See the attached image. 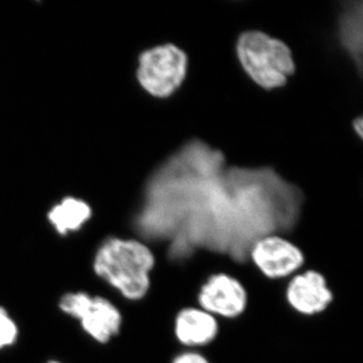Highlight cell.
<instances>
[{
    "label": "cell",
    "instance_id": "cell-1",
    "mask_svg": "<svg viewBox=\"0 0 363 363\" xmlns=\"http://www.w3.org/2000/svg\"><path fill=\"white\" fill-rule=\"evenodd\" d=\"M155 266L156 257L145 243L117 238L102 242L93 260L95 274L130 301L149 293Z\"/></svg>",
    "mask_w": 363,
    "mask_h": 363
},
{
    "label": "cell",
    "instance_id": "cell-2",
    "mask_svg": "<svg viewBox=\"0 0 363 363\" xmlns=\"http://www.w3.org/2000/svg\"><path fill=\"white\" fill-rule=\"evenodd\" d=\"M236 50L245 71L266 89L285 85L295 71L290 48L267 33L257 30L243 33Z\"/></svg>",
    "mask_w": 363,
    "mask_h": 363
},
{
    "label": "cell",
    "instance_id": "cell-3",
    "mask_svg": "<svg viewBox=\"0 0 363 363\" xmlns=\"http://www.w3.org/2000/svg\"><path fill=\"white\" fill-rule=\"evenodd\" d=\"M187 67L185 52L172 44L157 45L140 55L138 79L152 96L168 97L183 83Z\"/></svg>",
    "mask_w": 363,
    "mask_h": 363
},
{
    "label": "cell",
    "instance_id": "cell-4",
    "mask_svg": "<svg viewBox=\"0 0 363 363\" xmlns=\"http://www.w3.org/2000/svg\"><path fill=\"white\" fill-rule=\"evenodd\" d=\"M60 309L80 322L83 330L99 343H107L119 333L123 316L107 298L85 292L68 293L61 298Z\"/></svg>",
    "mask_w": 363,
    "mask_h": 363
},
{
    "label": "cell",
    "instance_id": "cell-5",
    "mask_svg": "<svg viewBox=\"0 0 363 363\" xmlns=\"http://www.w3.org/2000/svg\"><path fill=\"white\" fill-rule=\"evenodd\" d=\"M250 259L257 271L272 281L292 278L306 262L305 253L297 245L277 234H266L253 241Z\"/></svg>",
    "mask_w": 363,
    "mask_h": 363
},
{
    "label": "cell",
    "instance_id": "cell-6",
    "mask_svg": "<svg viewBox=\"0 0 363 363\" xmlns=\"http://www.w3.org/2000/svg\"><path fill=\"white\" fill-rule=\"evenodd\" d=\"M197 302L214 317L233 320L245 314L248 307V293L241 281L227 272L208 277L200 286Z\"/></svg>",
    "mask_w": 363,
    "mask_h": 363
},
{
    "label": "cell",
    "instance_id": "cell-7",
    "mask_svg": "<svg viewBox=\"0 0 363 363\" xmlns=\"http://www.w3.org/2000/svg\"><path fill=\"white\" fill-rule=\"evenodd\" d=\"M286 303L303 316L322 314L333 302V292L322 272L316 269H306L294 274L286 284Z\"/></svg>",
    "mask_w": 363,
    "mask_h": 363
},
{
    "label": "cell",
    "instance_id": "cell-8",
    "mask_svg": "<svg viewBox=\"0 0 363 363\" xmlns=\"http://www.w3.org/2000/svg\"><path fill=\"white\" fill-rule=\"evenodd\" d=\"M219 332L218 319L199 306L183 308L177 313L174 320V335L177 341L190 350L213 343Z\"/></svg>",
    "mask_w": 363,
    "mask_h": 363
},
{
    "label": "cell",
    "instance_id": "cell-9",
    "mask_svg": "<svg viewBox=\"0 0 363 363\" xmlns=\"http://www.w3.org/2000/svg\"><path fill=\"white\" fill-rule=\"evenodd\" d=\"M48 217L57 233L66 235L69 233L78 231L89 220L91 208L82 200L69 197L52 207Z\"/></svg>",
    "mask_w": 363,
    "mask_h": 363
},
{
    "label": "cell",
    "instance_id": "cell-10",
    "mask_svg": "<svg viewBox=\"0 0 363 363\" xmlns=\"http://www.w3.org/2000/svg\"><path fill=\"white\" fill-rule=\"evenodd\" d=\"M18 336V325L6 310L0 307V350L13 345Z\"/></svg>",
    "mask_w": 363,
    "mask_h": 363
},
{
    "label": "cell",
    "instance_id": "cell-11",
    "mask_svg": "<svg viewBox=\"0 0 363 363\" xmlns=\"http://www.w3.org/2000/svg\"><path fill=\"white\" fill-rule=\"evenodd\" d=\"M347 18H345V21H344V42L348 43V48L351 50V52L352 54H355V39H357V35H355V18L354 13H350V16H346Z\"/></svg>",
    "mask_w": 363,
    "mask_h": 363
},
{
    "label": "cell",
    "instance_id": "cell-12",
    "mask_svg": "<svg viewBox=\"0 0 363 363\" xmlns=\"http://www.w3.org/2000/svg\"><path fill=\"white\" fill-rule=\"evenodd\" d=\"M171 363H211L204 354L199 351L186 350L179 353L173 358Z\"/></svg>",
    "mask_w": 363,
    "mask_h": 363
},
{
    "label": "cell",
    "instance_id": "cell-13",
    "mask_svg": "<svg viewBox=\"0 0 363 363\" xmlns=\"http://www.w3.org/2000/svg\"><path fill=\"white\" fill-rule=\"evenodd\" d=\"M48 363H61V362H57V360H52V362H49Z\"/></svg>",
    "mask_w": 363,
    "mask_h": 363
}]
</instances>
